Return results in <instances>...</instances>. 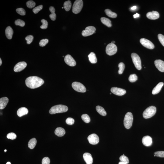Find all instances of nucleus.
I'll return each mask as SVG.
<instances>
[{"instance_id": "nucleus-12", "label": "nucleus", "mask_w": 164, "mask_h": 164, "mask_svg": "<svg viewBox=\"0 0 164 164\" xmlns=\"http://www.w3.org/2000/svg\"><path fill=\"white\" fill-rule=\"evenodd\" d=\"M64 61L66 64L70 66H75L76 64L74 59L69 55H67L65 57Z\"/></svg>"}, {"instance_id": "nucleus-1", "label": "nucleus", "mask_w": 164, "mask_h": 164, "mask_svg": "<svg viewBox=\"0 0 164 164\" xmlns=\"http://www.w3.org/2000/svg\"><path fill=\"white\" fill-rule=\"evenodd\" d=\"M44 83L43 80L37 76H31L27 78L25 80L27 86L31 89L38 88Z\"/></svg>"}, {"instance_id": "nucleus-21", "label": "nucleus", "mask_w": 164, "mask_h": 164, "mask_svg": "<svg viewBox=\"0 0 164 164\" xmlns=\"http://www.w3.org/2000/svg\"><path fill=\"white\" fill-rule=\"evenodd\" d=\"M163 83L162 82H159L156 86L153 89L152 93L153 95H156L160 91L162 86L163 85Z\"/></svg>"}, {"instance_id": "nucleus-55", "label": "nucleus", "mask_w": 164, "mask_h": 164, "mask_svg": "<svg viewBox=\"0 0 164 164\" xmlns=\"http://www.w3.org/2000/svg\"><path fill=\"white\" fill-rule=\"evenodd\" d=\"M123 155H124V154H123Z\"/></svg>"}, {"instance_id": "nucleus-22", "label": "nucleus", "mask_w": 164, "mask_h": 164, "mask_svg": "<svg viewBox=\"0 0 164 164\" xmlns=\"http://www.w3.org/2000/svg\"><path fill=\"white\" fill-rule=\"evenodd\" d=\"M28 112V110L27 108L22 107L19 108L17 112V115L19 117H22V116L27 115Z\"/></svg>"}, {"instance_id": "nucleus-50", "label": "nucleus", "mask_w": 164, "mask_h": 164, "mask_svg": "<svg viewBox=\"0 0 164 164\" xmlns=\"http://www.w3.org/2000/svg\"><path fill=\"white\" fill-rule=\"evenodd\" d=\"M2 64V61L1 58H0V65L1 66Z\"/></svg>"}, {"instance_id": "nucleus-46", "label": "nucleus", "mask_w": 164, "mask_h": 164, "mask_svg": "<svg viewBox=\"0 0 164 164\" xmlns=\"http://www.w3.org/2000/svg\"><path fill=\"white\" fill-rule=\"evenodd\" d=\"M50 159L48 157L43 158L42 160V164H50Z\"/></svg>"}, {"instance_id": "nucleus-39", "label": "nucleus", "mask_w": 164, "mask_h": 164, "mask_svg": "<svg viewBox=\"0 0 164 164\" xmlns=\"http://www.w3.org/2000/svg\"><path fill=\"white\" fill-rule=\"evenodd\" d=\"M43 6L42 5H40L36 7H35L33 10V11L35 13V14H37V13H38L42 9H43Z\"/></svg>"}, {"instance_id": "nucleus-51", "label": "nucleus", "mask_w": 164, "mask_h": 164, "mask_svg": "<svg viewBox=\"0 0 164 164\" xmlns=\"http://www.w3.org/2000/svg\"><path fill=\"white\" fill-rule=\"evenodd\" d=\"M115 43V42L114 41H112V42H111V43H113V44H114Z\"/></svg>"}, {"instance_id": "nucleus-47", "label": "nucleus", "mask_w": 164, "mask_h": 164, "mask_svg": "<svg viewBox=\"0 0 164 164\" xmlns=\"http://www.w3.org/2000/svg\"><path fill=\"white\" fill-rule=\"evenodd\" d=\"M139 14L138 13H136V14H134L133 15V17L134 18H136L139 17Z\"/></svg>"}, {"instance_id": "nucleus-29", "label": "nucleus", "mask_w": 164, "mask_h": 164, "mask_svg": "<svg viewBox=\"0 0 164 164\" xmlns=\"http://www.w3.org/2000/svg\"><path fill=\"white\" fill-rule=\"evenodd\" d=\"M105 11L107 15L110 17L114 18L117 17V15L116 13L113 12L109 9H107L105 10Z\"/></svg>"}, {"instance_id": "nucleus-14", "label": "nucleus", "mask_w": 164, "mask_h": 164, "mask_svg": "<svg viewBox=\"0 0 164 164\" xmlns=\"http://www.w3.org/2000/svg\"><path fill=\"white\" fill-rule=\"evenodd\" d=\"M27 66V64L25 62H20L17 63L14 68V71L15 72L21 71L25 69Z\"/></svg>"}, {"instance_id": "nucleus-13", "label": "nucleus", "mask_w": 164, "mask_h": 164, "mask_svg": "<svg viewBox=\"0 0 164 164\" xmlns=\"http://www.w3.org/2000/svg\"><path fill=\"white\" fill-rule=\"evenodd\" d=\"M111 92L118 96H122L126 94V91L123 89L113 87L111 88Z\"/></svg>"}, {"instance_id": "nucleus-54", "label": "nucleus", "mask_w": 164, "mask_h": 164, "mask_svg": "<svg viewBox=\"0 0 164 164\" xmlns=\"http://www.w3.org/2000/svg\"><path fill=\"white\" fill-rule=\"evenodd\" d=\"M64 8V7H62V9H63V8Z\"/></svg>"}, {"instance_id": "nucleus-5", "label": "nucleus", "mask_w": 164, "mask_h": 164, "mask_svg": "<svg viewBox=\"0 0 164 164\" xmlns=\"http://www.w3.org/2000/svg\"><path fill=\"white\" fill-rule=\"evenodd\" d=\"M83 7V2L82 0H76L74 3L72 11L75 14L79 13Z\"/></svg>"}, {"instance_id": "nucleus-31", "label": "nucleus", "mask_w": 164, "mask_h": 164, "mask_svg": "<svg viewBox=\"0 0 164 164\" xmlns=\"http://www.w3.org/2000/svg\"><path fill=\"white\" fill-rule=\"evenodd\" d=\"M118 67L119 68L118 71V73L120 75L122 74L125 68L124 64L123 62L120 63L118 65Z\"/></svg>"}, {"instance_id": "nucleus-15", "label": "nucleus", "mask_w": 164, "mask_h": 164, "mask_svg": "<svg viewBox=\"0 0 164 164\" xmlns=\"http://www.w3.org/2000/svg\"><path fill=\"white\" fill-rule=\"evenodd\" d=\"M155 65L159 71L164 72V62L161 60H156L154 61Z\"/></svg>"}, {"instance_id": "nucleus-56", "label": "nucleus", "mask_w": 164, "mask_h": 164, "mask_svg": "<svg viewBox=\"0 0 164 164\" xmlns=\"http://www.w3.org/2000/svg\"><path fill=\"white\" fill-rule=\"evenodd\" d=\"M110 95L111 94V93H110Z\"/></svg>"}, {"instance_id": "nucleus-9", "label": "nucleus", "mask_w": 164, "mask_h": 164, "mask_svg": "<svg viewBox=\"0 0 164 164\" xmlns=\"http://www.w3.org/2000/svg\"><path fill=\"white\" fill-rule=\"evenodd\" d=\"M96 28L93 26H89L86 27L85 30L83 31L82 35L84 37H87L95 33Z\"/></svg>"}, {"instance_id": "nucleus-16", "label": "nucleus", "mask_w": 164, "mask_h": 164, "mask_svg": "<svg viewBox=\"0 0 164 164\" xmlns=\"http://www.w3.org/2000/svg\"><path fill=\"white\" fill-rule=\"evenodd\" d=\"M143 144L146 147L151 146L152 144V140L151 137L149 136H145L143 137L142 139Z\"/></svg>"}, {"instance_id": "nucleus-26", "label": "nucleus", "mask_w": 164, "mask_h": 164, "mask_svg": "<svg viewBox=\"0 0 164 164\" xmlns=\"http://www.w3.org/2000/svg\"><path fill=\"white\" fill-rule=\"evenodd\" d=\"M49 9L51 13V14L49 15L50 17L52 20H55L56 15L55 13V8L53 7H50Z\"/></svg>"}, {"instance_id": "nucleus-35", "label": "nucleus", "mask_w": 164, "mask_h": 164, "mask_svg": "<svg viewBox=\"0 0 164 164\" xmlns=\"http://www.w3.org/2000/svg\"><path fill=\"white\" fill-rule=\"evenodd\" d=\"M15 23L16 25L22 27H24L25 25V22L20 19H18L16 20L15 21Z\"/></svg>"}, {"instance_id": "nucleus-18", "label": "nucleus", "mask_w": 164, "mask_h": 164, "mask_svg": "<svg viewBox=\"0 0 164 164\" xmlns=\"http://www.w3.org/2000/svg\"><path fill=\"white\" fill-rule=\"evenodd\" d=\"M83 157L86 164H92L93 159L90 153H84L83 155Z\"/></svg>"}, {"instance_id": "nucleus-33", "label": "nucleus", "mask_w": 164, "mask_h": 164, "mask_svg": "<svg viewBox=\"0 0 164 164\" xmlns=\"http://www.w3.org/2000/svg\"><path fill=\"white\" fill-rule=\"evenodd\" d=\"M82 119L84 122L86 123H89L90 121V119L89 116L87 114H84L81 116Z\"/></svg>"}, {"instance_id": "nucleus-34", "label": "nucleus", "mask_w": 164, "mask_h": 164, "mask_svg": "<svg viewBox=\"0 0 164 164\" xmlns=\"http://www.w3.org/2000/svg\"><path fill=\"white\" fill-rule=\"evenodd\" d=\"M27 7L30 9H32L35 7L36 4L35 2L32 1H28L26 3Z\"/></svg>"}, {"instance_id": "nucleus-44", "label": "nucleus", "mask_w": 164, "mask_h": 164, "mask_svg": "<svg viewBox=\"0 0 164 164\" xmlns=\"http://www.w3.org/2000/svg\"><path fill=\"white\" fill-rule=\"evenodd\" d=\"M75 122V120L73 119L72 118H67L66 120V123L67 124L72 125L74 124Z\"/></svg>"}, {"instance_id": "nucleus-2", "label": "nucleus", "mask_w": 164, "mask_h": 164, "mask_svg": "<svg viewBox=\"0 0 164 164\" xmlns=\"http://www.w3.org/2000/svg\"><path fill=\"white\" fill-rule=\"evenodd\" d=\"M68 108L66 106L62 105H59L53 106L50 110L49 113L51 114L61 113L67 112Z\"/></svg>"}, {"instance_id": "nucleus-20", "label": "nucleus", "mask_w": 164, "mask_h": 164, "mask_svg": "<svg viewBox=\"0 0 164 164\" xmlns=\"http://www.w3.org/2000/svg\"><path fill=\"white\" fill-rule=\"evenodd\" d=\"M5 34L7 38L9 39H12L13 34V31L11 27L8 26L6 29Z\"/></svg>"}, {"instance_id": "nucleus-30", "label": "nucleus", "mask_w": 164, "mask_h": 164, "mask_svg": "<svg viewBox=\"0 0 164 164\" xmlns=\"http://www.w3.org/2000/svg\"><path fill=\"white\" fill-rule=\"evenodd\" d=\"M72 5L71 1H67L64 3V7L66 11H68L71 9Z\"/></svg>"}, {"instance_id": "nucleus-8", "label": "nucleus", "mask_w": 164, "mask_h": 164, "mask_svg": "<svg viewBox=\"0 0 164 164\" xmlns=\"http://www.w3.org/2000/svg\"><path fill=\"white\" fill-rule=\"evenodd\" d=\"M117 51V46L115 44L109 43L106 48V52L108 55L112 56L116 53Z\"/></svg>"}, {"instance_id": "nucleus-42", "label": "nucleus", "mask_w": 164, "mask_h": 164, "mask_svg": "<svg viewBox=\"0 0 164 164\" xmlns=\"http://www.w3.org/2000/svg\"><path fill=\"white\" fill-rule=\"evenodd\" d=\"M49 40L48 39H43L40 40L39 43V45L41 46H44L49 42Z\"/></svg>"}, {"instance_id": "nucleus-37", "label": "nucleus", "mask_w": 164, "mask_h": 164, "mask_svg": "<svg viewBox=\"0 0 164 164\" xmlns=\"http://www.w3.org/2000/svg\"><path fill=\"white\" fill-rule=\"evenodd\" d=\"M120 159L121 161L125 162L128 164L129 163V159L127 156L125 155H122L120 156Z\"/></svg>"}, {"instance_id": "nucleus-24", "label": "nucleus", "mask_w": 164, "mask_h": 164, "mask_svg": "<svg viewBox=\"0 0 164 164\" xmlns=\"http://www.w3.org/2000/svg\"><path fill=\"white\" fill-rule=\"evenodd\" d=\"M89 60L90 62L92 64H95L97 62V59L96 58L95 54L94 53L92 52L88 56Z\"/></svg>"}, {"instance_id": "nucleus-6", "label": "nucleus", "mask_w": 164, "mask_h": 164, "mask_svg": "<svg viewBox=\"0 0 164 164\" xmlns=\"http://www.w3.org/2000/svg\"><path fill=\"white\" fill-rule=\"evenodd\" d=\"M131 56L135 67L138 70H141L142 66L140 58L139 56L136 53H133L132 54Z\"/></svg>"}, {"instance_id": "nucleus-41", "label": "nucleus", "mask_w": 164, "mask_h": 164, "mask_svg": "<svg viewBox=\"0 0 164 164\" xmlns=\"http://www.w3.org/2000/svg\"><path fill=\"white\" fill-rule=\"evenodd\" d=\"M7 137L8 139L13 140L16 139V135L14 133H10L7 135Z\"/></svg>"}, {"instance_id": "nucleus-43", "label": "nucleus", "mask_w": 164, "mask_h": 164, "mask_svg": "<svg viewBox=\"0 0 164 164\" xmlns=\"http://www.w3.org/2000/svg\"><path fill=\"white\" fill-rule=\"evenodd\" d=\"M154 155L157 157H164V151H158L154 153Z\"/></svg>"}, {"instance_id": "nucleus-17", "label": "nucleus", "mask_w": 164, "mask_h": 164, "mask_svg": "<svg viewBox=\"0 0 164 164\" xmlns=\"http://www.w3.org/2000/svg\"><path fill=\"white\" fill-rule=\"evenodd\" d=\"M147 16L148 19L152 20L159 18V15L158 13L156 11L149 12L147 14Z\"/></svg>"}, {"instance_id": "nucleus-27", "label": "nucleus", "mask_w": 164, "mask_h": 164, "mask_svg": "<svg viewBox=\"0 0 164 164\" xmlns=\"http://www.w3.org/2000/svg\"><path fill=\"white\" fill-rule=\"evenodd\" d=\"M37 141L35 138H33L31 139L29 142L28 146L29 148L32 149L35 147L36 145Z\"/></svg>"}, {"instance_id": "nucleus-23", "label": "nucleus", "mask_w": 164, "mask_h": 164, "mask_svg": "<svg viewBox=\"0 0 164 164\" xmlns=\"http://www.w3.org/2000/svg\"><path fill=\"white\" fill-rule=\"evenodd\" d=\"M55 133L57 136L61 137L64 136L65 134V131L64 129L61 127H58L57 128L55 131Z\"/></svg>"}, {"instance_id": "nucleus-45", "label": "nucleus", "mask_w": 164, "mask_h": 164, "mask_svg": "<svg viewBox=\"0 0 164 164\" xmlns=\"http://www.w3.org/2000/svg\"><path fill=\"white\" fill-rule=\"evenodd\" d=\"M158 37L159 41L164 46V36L162 34H159L158 35Z\"/></svg>"}, {"instance_id": "nucleus-52", "label": "nucleus", "mask_w": 164, "mask_h": 164, "mask_svg": "<svg viewBox=\"0 0 164 164\" xmlns=\"http://www.w3.org/2000/svg\"><path fill=\"white\" fill-rule=\"evenodd\" d=\"M6 164H11V162H7Z\"/></svg>"}, {"instance_id": "nucleus-38", "label": "nucleus", "mask_w": 164, "mask_h": 164, "mask_svg": "<svg viewBox=\"0 0 164 164\" xmlns=\"http://www.w3.org/2000/svg\"><path fill=\"white\" fill-rule=\"evenodd\" d=\"M25 39L27 40V44H30L34 39V37L32 35H29L26 37Z\"/></svg>"}, {"instance_id": "nucleus-49", "label": "nucleus", "mask_w": 164, "mask_h": 164, "mask_svg": "<svg viewBox=\"0 0 164 164\" xmlns=\"http://www.w3.org/2000/svg\"><path fill=\"white\" fill-rule=\"evenodd\" d=\"M119 164H127L125 163V162L120 161L119 162Z\"/></svg>"}, {"instance_id": "nucleus-53", "label": "nucleus", "mask_w": 164, "mask_h": 164, "mask_svg": "<svg viewBox=\"0 0 164 164\" xmlns=\"http://www.w3.org/2000/svg\"><path fill=\"white\" fill-rule=\"evenodd\" d=\"M7 150H4V152H7Z\"/></svg>"}, {"instance_id": "nucleus-48", "label": "nucleus", "mask_w": 164, "mask_h": 164, "mask_svg": "<svg viewBox=\"0 0 164 164\" xmlns=\"http://www.w3.org/2000/svg\"><path fill=\"white\" fill-rule=\"evenodd\" d=\"M137 8V7L136 6H134L132 7L131 8V10H136Z\"/></svg>"}, {"instance_id": "nucleus-36", "label": "nucleus", "mask_w": 164, "mask_h": 164, "mask_svg": "<svg viewBox=\"0 0 164 164\" xmlns=\"http://www.w3.org/2000/svg\"><path fill=\"white\" fill-rule=\"evenodd\" d=\"M41 21L43 25L40 26V28L43 29H45L47 28L48 25L47 21L44 19H42L41 20Z\"/></svg>"}, {"instance_id": "nucleus-10", "label": "nucleus", "mask_w": 164, "mask_h": 164, "mask_svg": "<svg viewBox=\"0 0 164 164\" xmlns=\"http://www.w3.org/2000/svg\"><path fill=\"white\" fill-rule=\"evenodd\" d=\"M140 42L143 46L147 49H153L154 48V46L153 43L147 39L141 38L140 40Z\"/></svg>"}, {"instance_id": "nucleus-3", "label": "nucleus", "mask_w": 164, "mask_h": 164, "mask_svg": "<svg viewBox=\"0 0 164 164\" xmlns=\"http://www.w3.org/2000/svg\"><path fill=\"white\" fill-rule=\"evenodd\" d=\"M133 121V114L130 112H128L126 114L124 120V125L125 127L129 129L131 127Z\"/></svg>"}, {"instance_id": "nucleus-11", "label": "nucleus", "mask_w": 164, "mask_h": 164, "mask_svg": "<svg viewBox=\"0 0 164 164\" xmlns=\"http://www.w3.org/2000/svg\"><path fill=\"white\" fill-rule=\"evenodd\" d=\"M88 139L89 143L92 145L97 144L100 141L98 136L95 133L92 134L89 136Z\"/></svg>"}, {"instance_id": "nucleus-25", "label": "nucleus", "mask_w": 164, "mask_h": 164, "mask_svg": "<svg viewBox=\"0 0 164 164\" xmlns=\"http://www.w3.org/2000/svg\"><path fill=\"white\" fill-rule=\"evenodd\" d=\"M101 20L102 23L104 24V25L110 28V27H112L111 21L107 18L105 17H102L101 18Z\"/></svg>"}, {"instance_id": "nucleus-4", "label": "nucleus", "mask_w": 164, "mask_h": 164, "mask_svg": "<svg viewBox=\"0 0 164 164\" xmlns=\"http://www.w3.org/2000/svg\"><path fill=\"white\" fill-rule=\"evenodd\" d=\"M156 111L155 107L153 106L149 107L144 111L143 116L146 119L151 118L156 114Z\"/></svg>"}, {"instance_id": "nucleus-32", "label": "nucleus", "mask_w": 164, "mask_h": 164, "mask_svg": "<svg viewBox=\"0 0 164 164\" xmlns=\"http://www.w3.org/2000/svg\"><path fill=\"white\" fill-rule=\"evenodd\" d=\"M138 77L136 74H131L129 76V80L131 82H134L137 80Z\"/></svg>"}, {"instance_id": "nucleus-7", "label": "nucleus", "mask_w": 164, "mask_h": 164, "mask_svg": "<svg viewBox=\"0 0 164 164\" xmlns=\"http://www.w3.org/2000/svg\"><path fill=\"white\" fill-rule=\"evenodd\" d=\"M72 86L74 89L79 92L84 93L86 91L85 87L80 82H74L72 84Z\"/></svg>"}, {"instance_id": "nucleus-28", "label": "nucleus", "mask_w": 164, "mask_h": 164, "mask_svg": "<svg viewBox=\"0 0 164 164\" xmlns=\"http://www.w3.org/2000/svg\"><path fill=\"white\" fill-rule=\"evenodd\" d=\"M96 110L99 114L100 115L105 116L106 115L107 113L104 109L102 107L98 106L96 107Z\"/></svg>"}, {"instance_id": "nucleus-19", "label": "nucleus", "mask_w": 164, "mask_h": 164, "mask_svg": "<svg viewBox=\"0 0 164 164\" xmlns=\"http://www.w3.org/2000/svg\"><path fill=\"white\" fill-rule=\"evenodd\" d=\"M9 102V99L7 97H4L0 99V109L5 108Z\"/></svg>"}, {"instance_id": "nucleus-40", "label": "nucleus", "mask_w": 164, "mask_h": 164, "mask_svg": "<svg viewBox=\"0 0 164 164\" xmlns=\"http://www.w3.org/2000/svg\"><path fill=\"white\" fill-rule=\"evenodd\" d=\"M17 13L21 16H24L26 14V11L23 8H19L16 10Z\"/></svg>"}]
</instances>
